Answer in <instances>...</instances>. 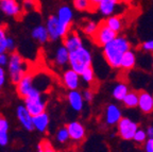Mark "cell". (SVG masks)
Wrapping results in <instances>:
<instances>
[{"mask_svg": "<svg viewBox=\"0 0 153 152\" xmlns=\"http://www.w3.org/2000/svg\"><path fill=\"white\" fill-rule=\"evenodd\" d=\"M130 43L126 37L117 36L103 47V57L112 68H120L124 53L130 50Z\"/></svg>", "mask_w": 153, "mask_h": 152, "instance_id": "1", "label": "cell"}, {"mask_svg": "<svg viewBox=\"0 0 153 152\" xmlns=\"http://www.w3.org/2000/svg\"><path fill=\"white\" fill-rule=\"evenodd\" d=\"M31 72L30 64L18 52H11L7 65V74L10 81L16 85L27 74Z\"/></svg>", "mask_w": 153, "mask_h": 152, "instance_id": "2", "label": "cell"}, {"mask_svg": "<svg viewBox=\"0 0 153 152\" xmlns=\"http://www.w3.org/2000/svg\"><path fill=\"white\" fill-rule=\"evenodd\" d=\"M91 51L85 46L69 51V66L74 72L81 75L84 70L91 67Z\"/></svg>", "mask_w": 153, "mask_h": 152, "instance_id": "3", "label": "cell"}, {"mask_svg": "<svg viewBox=\"0 0 153 152\" xmlns=\"http://www.w3.org/2000/svg\"><path fill=\"white\" fill-rule=\"evenodd\" d=\"M116 37H117V33L113 31L112 29L105 24V22H102L98 25V29L95 32V34L91 36V39L94 40L96 45L104 47Z\"/></svg>", "mask_w": 153, "mask_h": 152, "instance_id": "4", "label": "cell"}, {"mask_svg": "<svg viewBox=\"0 0 153 152\" xmlns=\"http://www.w3.org/2000/svg\"><path fill=\"white\" fill-rule=\"evenodd\" d=\"M57 19H59V24H60V31L61 36L65 37L67 33L70 31V27H71L72 18H74V14L68 5H62L57 11Z\"/></svg>", "mask_w": 153, "mask_h": 152, "instance_id": "5", "label": "cell"}, {"mask_svg": "<svg viewBox=\"0 0 153 152\" xmlns=\"http://www.w3.org/2000/svg\"><path fill=\"white\" fill-rule=\"evenodd\" d=\"M25 105L28 109V111L31 113L32 116L42 114L46 111V105H47V101L44 95H37V96H32V97H28L24 99Z\"/></svg>", "mask_w": 153, "mask_h": 152, "instance_id": "6", "label": "cell"}, {"mask_svg": "<svg viewBox=\"0 0 153 152\" xmlns=\"http://www.w3.org/2000/svg\"><path fill=\"white\" fill-rule=\"evenodd\" d=\"M32 75V84L34 89L41 92L42 94H45L46 92L50 89L51 87V76L45 72H33L31 70Z\"/></svg>", "mask_w": 153, "mask_h": 152, "instance_id": "7", "label": "cell"}, {"mask_svg": "<svg viewBox=\"0 0 153 152\" xmlns=\"http://www.w3.org/2000/svg\"><path fill=\"white\" fill-rule=\"evenodd\" d=\"M137 130H138L137 124L132 121L130 118H121V120L118 122V134L122 139H133Z\"/></svg>", "mask_w": 153, "mask_h": 152, "instance_id": "8", "label": "cell"}, {"mask_svg": "<svg viewBox=\"0 0 153 152\" xmlns=\"http://www.w3.org/2000/svg\"><path fill=\"white\" fill-rule=\"evenodd\" d=\"M0 11L5 16L13 17V18H18L24 13L22 4L17 0H1L0 1Z\"/></svg>", "mask_w": 153, "mask_h": 152, "instance_id": "9", "label": "cell"}, {"mask_svg": "<svg viewBox=\"0 0 153 152\" xmlns=\"http://www.w3.org/2000/svg\"><path fill=\"white\" fill-rule=\"evenodd\" d=\"M16 117L17 120L19 121V124L25 130L27 131H33V116L31 115V113L29 112L28 109L26 107V105H18L16 109Z\"/></svg>", "mask_w": 153, "mask_h": 152, "instance_id": "10", "label": "cell"}, {"mask_svg": "<svg viewBox=\"0 0 153 152\" xmlns=\"http://www.w3.org/2000/svg\"><path fill=\"white\" fill-rule=\"evenodd\" d=\"M80 79L81 76L74 69H67L62 75V83L64 87L69 90H76L80 86Z\"/></svg>", "mask_w": 153, "mask_h": 152, "instance_id": "11", "label": "cell"}, {"mask_svg": "<svg viewBox=\"0 0 153 152\" xmlns=\"http://www.w3.org/2000/svg\"><path fill=\"white\" fill-rule=\"evenodd\" d=\"M67 130L69 132V137L74 143H80L85 138L86 130L85 127L79 121H71L67 124Z\"/></svg>", "mask_w": 153, "mask_h": 152, "instance_id": "12", "label": "cell"}, {"mask_svg": "<svg viewBox=\"0 0 153 152\" xmlns=\"http://www.w3.org/2000/svg\"><path fill=\"white\" fill-rule=\"evenodd\" d=\"M63 45L67 48L68 51H72L74 49L82 47L83 45V40H82L80 34L76 31L70 30L65 37H63Z\"/></svg>", "mask_w": 153, "mask_h": 152, "instance_id": "13", "label": "cell"}, {"mask_svg": "<svg viewBox=\"0 0 153 152\" xmlns=\"http://www.w3.org/2000/svg\"><path fill=\"white\" fill-rule=\"evenodd\" d=\"M45 26L47 28L50 40L55 42V40L62 38L61 31H60V24H59V19H57L56 15H51V16L48 17Z\"/></svg>", "mask_w": 153, "mask_h": 152, "instance_id": "14", "label": "cell"}, {"mask_svg": "<svg viewBox=\"0 0 153 152\" xmlns=\"http://www.w3.org/2000/svg\"><path fill=\"white\" fill-rule=\"evenodd\" d=\"M67 100L69 103L70 107L76 112H81L83 110L84 105V98L83 95L80 93L79 90H69V93L67 95Z\"/></svg>", "mask_w": 153, "mask_h": 152, "instance_id": "15", "label": "cell"}, {"mask_svg": "<svg viewBox=\"0 0 153 152\" xmlns=\"http://www.w3.org/2000/svg\"><path fill=\"white\" fill-rule=\"evenodd\" d=\"M121 118V111L117 105H108V107L105 110V121H106V124H110V126L118 124Z\"/></svg>", "mask_w": 153, "mask_h": 152, "instance_id": "16", "label": "cell"}, {"mask_svg": "<svg viewBox=\"0 0 153 152\" xmlns=\"http://www.w3.org/2000/svg\"><path fill=\"white\" fill-rule=\"evenodd\" d=\"M53 63L57 67H64L69 64V51L64 45L56 48L53 55Z\"/></svg>", "mask_w": 153, "mask_h": 152, "instance_id": "17", "label": "cell"}, {"mask_svg": "<svg viewBox=\"0 0 153 152\" xmlns=\"http://www.w3.org/2000/svg\"><path fill=\"white\" fill-rule=\"evenodd\" d=\"M138 107L140 111L145 114H149L153 111V96H151L147 92L139 93Z\"/></svg>", "mask_w": 153, "mask_h": 152, "instance_id": "18", "label": "cell"}, {"mask_svg": "<svg viewBox=\"0 0 153 152\" xmlns=\"http://www.w3.org/2000/svg\"><path fill=\"white\" fill-rule=\"evenodd\" d=\"M49 122H50V119H49V116H48V114L46 112L33 116L34 130L38 131L41 133H45L46 131L48 130Z\"/></svg>", "mask_w": 153, "mask_h": 152, "instance_id": "19", "label": "cell"}, {"mask_svg": "<svg viewBox=\"0 0 153 152\" xmlns=\"http://www.w3.org/2000/svg\"><path fill=\"white\" fill-rule=\"evenodd\" d=\"M121 0H101L97 9L104 16H111Z\"/></svg>", "mask_w": 153, "mask_h": 152, "instance_id": "20", "label": "cell"}, {"mask_svg": "<svg viewBox=\"0 0 153 152\" xmlns=\"http://www.w3.org/2000/svg\"><path fill=\"white\" fill-rule=\"evenodd\" d=\"M31 35H32V37L35 40H37L39 44H45L50 39L46 26H42V25H38V26L34 27L31 32Z\"/></svg>", "mask_w": 153, "mask_h": 152, "instance_id": "21", "label": "cell"}, {"mask_svg": "<svg viewBox=\"0 0 153 152\" xmlns=\"http://www.w3.org/2000/svg\"><path fill=\"white\" fill-rule=\"evenodd\" d=\"M135 63H136V57H135L133 51L129 50L124 53L123 57H122L120 68H122L123 70H131L135 66Z\"/></svg>", "mask_w": 153, "mask_h": 152, "instance_id": "22", "label": "cell"}, {"mask_svg": "<svg viewBox=\"0 0 153 152\" xmlns=\"http://www.w3.org/2000/svg\"><path fill=\"white\" fill-rule=\"evenodd\" d=\"M129 93V87L127 84L124 83H118L117 85H115V87L113 88L112 95L116 100H123V98L128 95Z\"/></svg>", "mask_w": 153, "mask_h": 152, "instance_id": "23", "label": "cell"}, {"mask_svg": "<svg viewBox=\"0 0 153 152\" xmlns=\"http://www.w3.org/2000/svg\"><path fill=\"white\" fill-rule=\"evenodd\" d=\"M74 7L80 12H91L96 9L91 2V0H72Z\"/></svg>", "mask_w": 153, "mask_h": 152, "instance_id": "24", "label": "cell"}, {"mask_svg": "<svg viewBox=\"0 0 153 152\" xmlns=\"http://www.w3.org/2000/svg\"><path fill=\"white\" fill-rule=\"evenodd\" d=\"M104 22H105V24L108 25L113 31H115L116 33L121 31L122 27H123L122 19H121V17H119V16H111L105 19Z\"/></svg>", "mask_w": 153, "mask_h": 152, "instance_id": "25", "label": "cell"}, {"mask_svg": "<svg viewBox=\"0 0 153 152\" xmlns=\"http://www.w3.org/2000/svg\"><path fill=\"white\" fill-rule=\"evenodd\" d=\"M138 101H139V93H136V92H129L128 95L122 100L123 104L127 107H138Z\"/></svg>", "mask_w": 153, "mask_h": 152, "instance_id": "26", "label": "cell"}, {"mask_svg": "<svg viewBox=\"0 0 153 152\" xmlns=\"http://www.w3.org/2000/svg\"><path fill=\"white\" fill-rule=\"evenodd\" d=\"M55 138L61 144H65L66 142H68L70 139V137H69V132L67 130V127H62V128L59 129L56 131V133H55Z\"/></svg>", "mask_w": 153, "mask_h": 152, "instance_id": "27", "label": "cell"}, {"mask_svg": "<svg viewBox=\"0 0 153 152\" xmlns=\"http://www.w3.org/2000/svg\"><path fill=\"white\" fill-rule=\"evenodd\" d=\"M7 30H5V27L0 26V53L7 52Z\"/></svg>", "mask_w": 153, "mask_h": 152, "instance_id": "28", "label": "cell"}, {"mask_svg": "<svg viewBox=\"0 0 153 152\" xmlns=\"http://www.w3.org/2000/svg\"><path fill=\"white\" fill-rule=\"evenodd\" d=\"M98 29V24L95 22H86L83 25V32L88 36H93Z\"/></svg>", "mask_w": 153, "mask_h": 152, "instance_id": "29", "label": "cell"}, {"mask_svg": "<svg viewBox=\"0 0 153 152\" xmlns=\"http://www.w3.org/2000/svg\"><path fill=\"white\" fill-rule=\"evenodd\" d=\"M38 1L37 0H24L22 1V10L24 12H30V11H34L38 7Z\"/></svg>", "mask_w": 153, "mask_h": 152, "instance_id": "30", "label": "cell"}, {"mask_svg": "<svg viewBox=\"0 0 153 152\" xmlns=\"http://www.w3.org/2000/svg\"><path fill=\"white\" fill-rule=\"evenodd\" d=\"M80 76H81L82 80H83L84 82H86V83H93L94 81H95V72H94L91 67H89V68H87L86 70H84Z\"/></svg>", "mask_w": 153, "mask_h": 152, "instance_id": "31", "label": "cell"}, {"mask_svg": "<svg viewBox=\"0 0 153 152\" xmlns=\"http://www.w3.org/2000/svg\"><path fill=\"white\" fill-rule=\"evenodd\" d=\"M147 137H148V135H147V132H146V131L141 130V129H138V130L136 131L135 135H134L133 139L135 140L136 143L141 144V143H146Z\"/></svg>", "mask_w": 153, "mask_h": 152, "instance_id": "32", "label": "cell"}, {"mask_svg": "<svg viewBox=\"0 0 153 152\" xmlns=\"http://www.w3.org/2000/svg\"><path fill=\"white\" fill-rule=\"evenodd\" d=\"M38 152H55L51 144L47 140H43L38 145Z\"/></svg>", "mask_w": 153, "mask_h": 152, "instance_id": "33", "label": "cell"}, {"mask_svg": "<svg viewBox=\"0 0 153 152\" xmlns=\"http://www.w3.org/2000/svg\"><path fill=\"white\" fill-rule=\"evenodd\" d=\"M1 132H9V121L0 115V133Z\"/></svg>", "mask_w": 153, "mask_h": 152, "instance_id": "34", "label": "cell"}, {"mask_svg": "<svg viewBox=\"0 0 153 152\" xmlns=\"http://www.w3.org/2000/svg\"><path fill=\"white\" fill-rule=\"evenodd\" d=\"M9 61H10V54H7V52L0 53V67H3L9 65Z\"/></svg>", "mask_w": 153, "mask_h": 152, "instance_id": "35", "label": "cell"}, {"mask_svg": "<svg viewBox=\"0 0 153 152\" xmlns=\"http://www.w3.org/2000/svg\"><path fill=\"white\" fill-rule=\"evenodd\" d=\"M9 132H1L0 133V146L1 147H5L9 144Z\"/></svg>", "mask_w": 153, "mask_h": 152, "instance_id": "36", "label": "cell"}, {"mask_svg": "<svg viewBox=\"0 0 153 152\" xmlns=\"http://www.w3.org/2000/svg\"><path fill=\"white\" fill-rule=\"evenodd\" d=\"M82 95H83L84 101H86V102H91V101H93L94 93H93V90L91 89H85Z\"/></svg>", "mask_w": 153, "mask_h": 152, "instance_id": "37", "label": "cell"}, {"mask_svg": "<svg viewBox=\"0 0 153 152\" xmlns=\"http://www.w3.org/2000/svg\"><path fill=\"white\" fill-rule=\"evenodd\" d=\"M15 46H16V43H15V40L13 39L11 36L7 37V51H11V52H14L15 50Z\"/></svg>", "mask_w": 153, "mask_h": 152, "instance_id": "38", "label": "cell"}, {"mask_svg": "<svg viewBox=\"0 0 153 152\" xmlns=\"http://www.w3.org/2000/svg\"><path fill=\"white\" fill-rule=\"evenodd\" d=\"M5 80H7V72H5L3 67H0V89L4 85Z\"/></svg>", "mask_w": 153, "mask_h": 152, "instance_id": "39", "label": "cell"}, {"mask_svg": "<svg viewBox=\"0 0 153 152\" xmlns=\"http://www.w3.org/2000/svg\"><path fill=\"white\" fill-rule=\"evenodd\" d=\"M141 48H143V50H146V51H151V52H153V39L145 42V43L141 45Z\"/></svg>", "mask_w": 153, "mask_h": 152, "instance_id": "40", "label": "cell"}, {"mask_svg": "<svg viewBox=\"0 0 153 152\" xmlns=\"http://www.w3.org/2000/svg\"><path fill=\"white\" fill-rule=\"evenodd\" d=\"M145 150H146V152H153V138H148L146 140Z\"/></svg>", "mask_w": 153, "mask_h": 152, "instance_id": "41", "label": "cell"}, {"mask_svg": "<svg viewBox=\"0 0 153 152\" xmlns=\"http://www.w3.org/2000/svg\"><path fill=\"white\" fill-rule=\"evenodd\" d=\"M146 132H147V135H148L149 138H153V126L148 127Z\"/></svg>", "mask_w": 153, "mask_h": 152, "instance_id": "42", "label": "cell"}, {"mask_svg": "<svg viewBox=\"0 0 153 152\" xmlns=\"http://www.w3.org/2000/svg\"><path fill=\"white\" fill-rule=\"evenodd\" d=\"M101 0H91V2L93 3V5L94 7L97 9V7H98V4H99V2H100Z\"/></svg>", "mask_w": 153, "mask_h": 152, "instance_id": "43", "label": "cell"}, {"mask_svg": "<svg viewBox=\"0 0 153 152\" xmlns=\"http://www.w3.org/2000/svg\"><path fill=\"white\" fill-rule=\"evenodd\" d=\"M0 1H1V0H0Z\"/></svg>", "mask_w": 153, "mask_h": 152, "instance_id": "44", "label": "cell"}]
</instances>
